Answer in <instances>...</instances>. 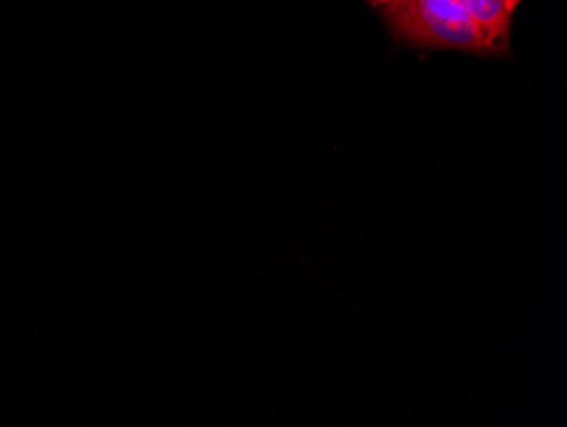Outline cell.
Returning a JSON list of instances; mask_svg holds the SVG:
<instances>
[{
  "label": "cell",
  "instance_id": "obj_1",
  "mask_svg": "<svg viewBox=\"0 0 567 427\" xmlns=\"http://www.w3.org/2000/svg\"><path fill=\"white\" fill-rule=\"evenodd\" d=\"M381 18L404 47L489 57L462 0H401L381 9Z\"/></svg>",
  "mask_w": 567,
  "mask_h": 427
},
{
  "label": "cell",
  "instance_id": "obj_2",
  "mask_svg": "<svg viewBox=\"0 0 567 427\" xmlns=\"http://www.w3.org/2000/svg\"><path fill=\"white\" fill-rule=\"evenodd\" d=\"M477 33L486 44L487 55H509L513 16L522 0H462Z\"/></svg>",
  "mask_w": 567,
  "mask_h": 427
},
{
  "label": "cell",
  "instance_id": "obj_3",
  "mask_svg": "<svg viewBox=\"0 0 567 427\" xmlns=\"http://www.w3.org/2000/svg\"><path fill=\"white\" fill-rule=\"evenodd\" d=\"M369 4L374 6V8H391V6L398 4L401 0H365Z\"/></svg>",
  "mask_w": 567,
  "mask_h": 427
}]
</instances>
